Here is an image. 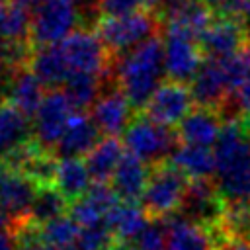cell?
Instances as JSON below:
<instances>
[{
	"label": "cell",
	"mask_w": 250,
	"mask_h": 250,
	"mask_svg": "<svg viewBox=\"0 0 250 250\" xmlns=\"http://www.w3.org/2000/svg\"><path fill=\"white\" fill-rule=\"evenodd\" d=\"M150 170L152 168L146 162H143L131 152H125L111 178V188L115 189L117 197L121 201L141 203V197L150 178Z\"/></svg>",
	"instance_id": "obj_20"
},
{
	"label": "cell",
	"mask_w": 250,
	"mask_h": 250,
	"mask_svg": "<svg viewBox=\"0 0 250 250\" xmlns=\"http://www.w3.org/2000/svg\"><path fill=\"white\" fill-rule=\"evenodd\" d=\"M74 105L70 104L64 90H51L45 94L37 113L33 115V137L35 141L53 152L55 145L62 137L70 117L74 115Z\"/></svg>",
	"instance_id": "obj_8"
},
{
	"label": "cell",
	"mask_w": 250,
	"mask_h": 250,
	"mask_svg": "<svg viewBox=\"0 0 250 250\" xmlns=\"http://www.w3.org/2000/svg\"><path fill=\"white\" fill-rule=\"evenodd\" d=\"M162 41H164V70L168 80L188 84L199 70L201 62L205 61L199 41L176 29H166Z\"/></svg>",
	"instance_id": "obj_9"
},
{
	"label": "cell",
	"mask_w": 250,
	"mask_h": 250,
	"mask_svg": "<svg viewBox=\"0 0 250 250\" xmlns=\"http://www.w3.org/2000/svg\"><path fill=\"white\" fill-rule=\"evenodd\" d=\"M39 186L18 170L0 166V205L10 213L14 223L25 221L29 217L31 203L35 199Z\"/></svg>",
	"instance_id": "obj_13"
},
{
	"label": "cell",
	"mask_w": 250,
	"mask_h": 250,
	"mask_svg": "<svg viewBox=\"0 0 250 250\" xmlns=\"http://www.w3.org/2000/svg\"><path fill=\"white\" fill-rule=\"evenodd\" d=\"M215 186L227 207L250 205V135L230 117L215 143Z\"/></svg>",
	"instance_id": "obj_1"
},
{
	"label": "cell",
	"mask_w": 250,
	"mask_h": 250,
	"mask_svg": "<svg viewBox=\"0 0 250 250\" xmlns=\"http://www.w3.org/2000/svg\"><path fill=\"white\" fill-rule=\"evenodd\" d=\"M168 162L178 168L189 182L191 180H209L215 176V152L209 150V146H195V145H186L180 143Z\"/></svg>",
	"instance_id": "obj_24"
},
{
	"label": "cell",
	"mask_w": 250,
	"mask_h": 250,
	"mask_svg": "<svg viewBox=\"0 0 250 250\" xmlns=\"http://www.w3.org/2000/svg\"><path fill=\"white\" fill-rule=\"evenodd\" d=\"M43 86L45 84L37 78V74L27 64L12 66L8 86H6V100L33 119V115L37 113L45 98Z\"/></svg>",
	"instance_id": "obj_18"
},
{
	"label": "cell",
	"mask_w": 250,
	"mask_h": 250,
	"mask_svg": "<svg viewBox=\"0 0 250 250\" xmlns=\"http://www.w3.org/2000/svg\"><path fill=\"white\" fill-rule=\"evenodd\" d=\"M188 188L189 180L170 162L152 166L141 205L150 219H166L180 211Z\"/></svg>",
	"instance_id": "obj_4"
},
{
	"label": "cell",
	"mask_w": 250,
	"mask_h": 250,
	"mask_svg": "<svg viewBox=\"0 0 250 250\" xmlns=\"http://www.w3.org/2000/svg\"><path fill=\"white\" fill-rule=\"evenodd\" d=\"M189 92L197 107H209L219 111V107H223L230 96L221 61L205 59L195 76L189 80Z\"/></svg>",
	"instance_id": "obj_14"
},
{
	"label": "cell",
	"mask_w": 250,
	"mask_h": 250,
	"mask_svg": "<svg viewBox=\"0 0 250 250\" xmlns=\"http://www.w3.org/2000/svg\"><path fill=\"white\" fill-rule=\"evenodd\" d=\"M123 146L117 141V137H104L98 141V145L86 154L84 162L88 166V172L94 182H109L123 158Z\"/></svg>",
	"instance_id": "obj_27"
},
{
	"label": "cell",
	"mask_w": 250,
	"mask_h": 250,
	"mask_svg": "<svg viewBox=\"0 0 250 250\" xmlns=\"http://www.w3.org/2000/svg\"><path fill=\"white\" fill-rule=\"evenodd\" d=\"M219 115L221 113L217 109H209V107L191 109L176 129L180 143L195 145V146L215 145L223 131V125H225V123H221Z\"/></svg>",
	"instance_id": "obj_19"
},
{
	"label": "cell",
	"mask_w": 250,
	"mask_h": 250,
	"mask_svg": "<svg viewBox=\"0 0 250 250\" xmlns=\"http://www.w3.org/2000/svg\"><path fill=\"white\" fill-rule=\"evenodd\" d=\"M250 29L232 20V18H223L217 16L211 20V23L207 25V29L201 33L199 37V47L203 51L205 59H227L230 55H234L236 51L244 49L246 45H250Z\"/></svg>",
	"instance_id": "obj_12"
},
{
	"label": "cell",
	"mask_w": 250,
	"mask_h": 250,
	"mask_svg": "<svg viewBox=\"0 0 250 250\" xmlns=\"http://www.w3.org/2000/svg\"><path fill=\"white\" fill-rule=\"evenodd\" d=\"M121 199L117 197L115 189L105 184V182H94L90 186V189L74 199L68 205V215L80 225H92L98 221H105V217L109 215V211L119 203Z\"/></svg>",
	"instance_id": "obj_17"
},
{
	"label": "cell",
	"mask_w": 250,
	"mask_h": 250,
	"mask_svg": "<svg viewBox=\"0 0 250 250\" xmlns=\"http://www.w3.org/2000/svg\"><path fill=\"white\" fill-rule=\"evenodd\" d=\"M68 199L55 186H41L35 193V199L29 209V221L33 225L49 223L57 217H62L68 211Z\"/></svg>",
	"instance_id": "obj_28"
},
{
	"label": "cell",
	"mask_w": 250,
	"mask_h": 250,
	"mask_svg": "<svg viewBox=\"0 0 250 250\" xmlns=\"http://www.w3.org/2000/svg\"><path fill=\"white\" fill-rule=\"evenodd\" d=\"M27 66L37 74V78L51 88L64 86L68 76L72 74L59 43L55 45H45V47H35L29 55Z\"/></svg>",
	"instance_id": "obj_22"
},
{
	"label": "cell",
	"mask_w": 250,
	"mask_h": 250,
	"mask_svg": "<svg viewBox=\"0 0 250 250\" xmlns=\"http://www.w3.org/2000/svg\"><path fill=\"white\" fill-rule=\"evenodd\" d=\"M221 66H223V74H225L229 92L234 94V90L250 74V45H246L244 49L236 51L234 55H230L227 59H221Z\"/></svg>",
	"instance_id": "obj_32"
},
{
	"label": "cell",
	"mask_w": 250,
	"mask_h": 250,
	"mask_svg": "<svg viewBox=\"0 0 250 250\" xmlns=\"http://www.w3.org/2000/svg\"><path fill=\"white\" fill-rule=\"evenodd\" d=\"M168 225L166 219H150L148 225L139 232V236L129 242L135 250H166Z\"/></svg>",
	"instance_id": "obj_33"
},
{
	"label": "cell",
	"mask_w": 250,
	"mask_h": 250,
	"mask_svg": "<svg viewBox=\"0 0 250 250\" xmlns=\"http://www.w3.org/2000/svg\"><path fill=\"white\" fill-rule=\"evenodd\" d=\"M234 102H236V107L244 113V115H250V74L246 76V80L234 90Z\"/></svg>",
	"instance_id": "obj_36"
},
{
	"label": "cell",
	"mask_w": 250,
	"mask_h": 250,
	"mask_svg": "<svg viewBox=\"0 0 250 250\" xmlns=\"http://www.w3.org/2000/svg\"><path fill=\"white\" fill-rule=\"evenodd\" d=\"M100 129L94 123L92 115L78 111L70 117L62 137L53 148L57 158H82L86 156L100 141Z\"/></svg>",
	"instance_id": "obj_15"
},
{
	"label": "cell",
	"mask_w": 250,
	"mask_h": 250,
	"mask_svg": "<svg viewBox=\"0 0 250 250\" xmlns=\"http://www.w3.org/2000/svg\"><path fill=\"white\" fill-rule=\"evenodd\" d=\"M33 137V119L8 100L0 102V158Z\"/></svg>",
	"instance_id": "obj_21"
},
{
	"label": "cell",
	"mask_w": 250,
	"mask_h": 250,
	"mask_svg": "<svg viewBox=\"0 0 250 250\" xmlns=\"http://www.w3.org/2000/svg\"><path fill=\"white\" fill-rule=\"evenodd\" d=\"M166 250H217V244L209 230L189 223L182 215L174 213L166 217Z\"/></svg>",
	"instance_id": "obj_23"
},
{
	"label": "cell",
	"mask_w": 250,
	"mask_h": 250,
	"mask_svg": "<svg viewBox=\"0 0 250 250\" xmlns=\"http://www.w3.org/2000/svg\"><path fill=\"white\" fill-rule=\"evenodd\" d=\"M0 166H2V160H0Z\"/></svg>",
	"instance_id": "obj_40"
},
{
	"label": "cell",
	"mask_w": 250,
	"mask_h": 250,
	"mask_svg": "<svg viewBox=\"0 0 250 250\" xmlns=\"http://www.w3.org/2000/svg\"><path fill=\"white\" fill-rule=\"evenodd\" d=\"M12 2H16V4H20V6H23V8H37L41 2H45V0H12Z\"/></svg>",
	"instance_id": "obj_39"
},
{
	"label": "cell",
	"mask_w": 250,
	"mask_h": 250,
	"mask_svg": "<svg viewBox=\"0 0 250 250\" xmlns=\"http://www.w3.org/2000/svg\"><path fill=\"white\" fill-rule=\"evenodd\" d=\"M121 92L127 96L135 111L145 109L154 90L162 84L164 70V41L154 35L131 51L123 53L113 66Z\"/></svg>",
	"instance_id": "obj_2"
},
{
	"label": "cell",
	"mask_w": 250,
	"mask_h": 250,
	"mask_svg": "<svg viewBox=\"0 0 250 250\" xmlns=\"http://www.w3.org/2000/svg\"><path fill=\"white\" fill-rule=\"evenodd\" d=\"M6 12H8V4L4 0H0V37H2V29H4V21H6Z\"/></svg>",
	"instance_id": "obj_38"
},
{
	"label": "cell",
	"mask_w": 250,
	"mask_h": 250,
	"mask_svg": "<svg viewBox=\"0 0 250 250\" xmlns=\"http://www.w3.org/2000/svg\"><path fill=\"white\" fill-rule=\"evenodd\" d=\"M148 221L150 217L145 207L133 201H119L105 217V223L113 230L117 242H133L139 232L148 225Z\"/></svg>",
	"instance_id": "obj_25"
},
{
	"label": "cell",
	"mask_w": 250,
	"mask_h": 250,
	"mask_svg": "<svg viewBox=\"0 0 250 250\" xmlns=\"http://www.w3.org/2000/svg\"><path fill=\"white\" fill-rule=\"evenodd\" d=\"M213 240L217 244V250H250V240L236 238V236H227L223 230L215 232Z\"/></svg>",
	"instance_id": "obj_35"
},
{
	"label": "cell",
	"mask_w": 250,
	"mask_h": 250,
	"mask_svg": "<svg viewBox=\"0 0 250 250\" xmlns=\"http://www.w3.org/2000/svg\"><path fill=\"white\" fill-rule=\"evenodd\" d=\"M78 232H80V225L70 215L57 217L43 225H35L37 240L43 244L59 246V248H74Z\"/></svg>",
	"instance_id": "obj_29"
},
{
	"label": "cell",
	"mask_w": 250,
	"mask_h": 250,
	"mask_svg": "<svg viewBox=\"0 0 250 250\" xmlns=\"http://www.w3.org/2000/svg\"><path fill=\"white\" fill-rule=\"evenodd\" d=\"M133 111L135 107L121 92V88H113L111 92L100 94L92 105V119L105 137H117L131 123Z\"/></svg>",
	"instance_id": "obj_16"
},
{
	"label": "cell",
	"mask_w": 250,
	"mask_h": 250,
	"mask_svg": "<svg viewBox=\"0 0 250 250\" xmlns=\"http://www.w3.org/2000/svg\"><path fill=\"white\" fill-rule=\"evenodd\" d=\"M53 186L68 199V203L82 197L92 186V176L86 162L82 158H57Z\"/></svg>",
	"instance_id": "obj_26"
},
{
	"label": "cell",
	"mask_w": 250,
	"mask_h": 250,
	"mask_svg": "<svg viewBox=\"0 0 250 250\" xmlns=\"http://www.w3.org/2000/svg\"><path fill=\"white\" fill-rule=\"evenodd\" d=\"M117 238L105 221L80 227L74 250H113Z\"/></svg>",
	"instance_id": "obj_31"
},
{
	"label": "cell",
	"mask_w": 250,
	"mask_h": 250,
	"mask_svg": "<svg viewBox=\"0 0 250 250\" xmlns=\"http://www.w3.org/2000/svg\"><path fill=\"white\" fill-rule=\"evenodd\" d=\"M10 72H12V66H10L2 57H0V94H2V92L6 94V86H8Z\"/></svg>",
	"instance_id": "obj_37"
},
{
	"label": "cell",
	"mask_w": 250,
	"mask_h": 250,
	"mask_svg": "<svg viewBox=\"0 0 250 250\" xmlns=\"http://www.w3.org/2000/svg\"><path fill=\"white\" fill-rule=\"evenodd\" d=\"M102 16H129L146 10V0H98Z\"/></svg>",
	"instance_id": "obj_34"
},
{
	"label": "cell",
	"mask_w": 250,
	"mask_h": 250,
	"mask_svg": "<svg viewBox=\"0 0 250 250\" xmlns=\"http://www.w3.org/2000/svg\"><path fill=\"white\" fill-rule=\"evenodd\" d=\"M100 76L90 72H74L64 82V94L68 96L74 109H86L100 98Z\"/></svg>",
	"instance_id": "obj_30"
},
{
	"label": "cell",
	"mask_w": 250,
	"mask_h": 250,
	"mask_svg": "<svg viewBox=\"0 0 250 250\" xmlns=\"http://www.w3.org/2000/svg\"><path fill=\"white\" fill-rule=\"evenodd\" d=\"M72 74L74 72H90V74H102L105 70V64L109 61L107 47L100 39L98 33L90 29H78L70 33L66 39L59 43Z\"/></svg>",
	"instance_id": "obj_11"
},
{
	"label": "cell",
	"mask_w": 250,
	"mask_h": 250,
	"mask_svg": "<svg viewBox=\"0 0 250 250\" xmlns=\"http://www.w3.org/2000/svg\"><path fill=\"white\" fill-rule=\"evenodd\" d=\"M78 4L76 0H45L31 14L29 43L31 47L55 45L74 33L78 23Z\"/></svg>",
	"instance_id": "obj_5"
},
{
	"label": "cell",
	"mask_w": 250,
	"mask_h": 250,
	"mask_svg": "<svg viewBox=\"0 0 250 250\" xmlns=\"http://www.w3.org/2000/svg\"><path fill=\"white\" fill-rule=\"evenodd\" d=\"M193 104L195 102L189 92V86L176 80H164L146 102L143 113L160 125L178 127L184 117L191 111Z\"/></svg>",
	"instance_id": "obj_10"
},
{
	"label": "cell",
	"mask_w": 250,
	"mask_h": 250,
	"mask_svg": "<svg viewBox=\"0 0 250 250\" xmlns=\"http://www.w3.org/2000/svg\"><path fill=\"white\" fill-rule=\"evenodd\" d=\"M225 209L227 205L211 180H191L178 215L205 230H215L223 223Z\"/></svg>",
	"instance_id": "obj_7"
},
{
	"label": "cell",
	"mask_w": 250,
	"mask_h": 250,
	"mask_svg": "<svg viewBox=\"0 0 250 250\" xmlns=\"http://www.w3.org/2000/svg\"><path fill=\"white\" fill-rule=\"evenodd\" d=\"M178 141V135L172 133L170 127L152 121L145 113L133 117L127 129L123 131V145L127 152L135 154L148 166L168 162Z\"/></svg>",
	"instance_id": "obj_3"
},
{
	"label": "cell",
	"mask_w": 250,
	"mask_h": 250,
	"mask_svg": "<svg viewBox=\"0 0 250 250\" xmlns=\"http://www.w3.org/2000/svg\"><path fill=\"white\" fill-rule=\"evenodd\" d=\"M158 18L146 10L129 16H102L98 20V35L109 53L123 55L143 41L154 37Z\"/></svg>",
	"instance_id": "obj_6"
}]
</instances>
